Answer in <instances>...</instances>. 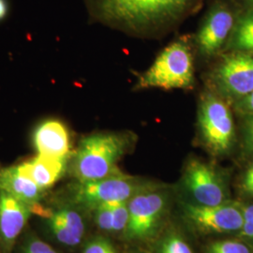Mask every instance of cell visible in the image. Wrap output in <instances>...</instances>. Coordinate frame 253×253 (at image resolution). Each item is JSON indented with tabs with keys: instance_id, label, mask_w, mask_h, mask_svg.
Listing matches in <instances>:
<instances>
[{
	"instance_id": "1",
	"label": "cell",
	"mask_w": 253,
	"mask_h": 253,
	"mask_svg": "<svg viewBox=\"0 0 253 253\" xmlns=\"http://www.w3.org/2000/svg\"><path fill=\"white\" fill-rule=\"evenodd\" d=\"M92 16L133 34H152L174 26L204 0H85Z\"/></svg>"
},
{
	"instance_id": "2",
	"label": "cell",
	"mask_w": 253,
	"mask_h": 253,
	"mask_svg": "<svg viewBox=\"0 0 253 253\" xmlns=\"http://www.w3.org/2000/svg\"><path fill=\"white\" fill-rule=\"evenodd\" d=\"M130 143L127 132H98L84 137L73 157V175L78 182H87L120 172L118 163Z\"/></svg>"
},
{
	"instance_id": "3",
	"label": "cell",
	"mask_w": 253,
	"mask_h": 253,
	"mask_svg": "<svg viewBox=\"0 0 253 253\" xmlns=\"http://www.w3.org/2000/svg\"><path fill=\"white\" fill-rule=\"evenodd\" d=\"M194 63L187 41L179 40L165 47L152 65L142 73L136 89H190L194 85Z\"/></svg>"
},
{
	"instance_id": "4",
	"label": "cell",
	"mask_w": 253,
	"mask_h": 253,
	"mask_svg": "<svg viewBox=\"0 0 253 253\" xmlns=\"http://www.w3.org/2000/svg\"><path fill=\"white\" fill-rule=\"evenodd\" d=\"M197 118L200 138L206 148L214 155L226 153L235 138V123L226 102L212 89L204 91Z\"/></svg>"
},
{
	"instance_id": "5",
	"label": "cell",
	"mask_w": 253,
	"mask_h": 253,
	"mask_svg": "<svg viewBox=\"0 0 253 253\" xmlns=\"http://www.w3.org/2000/svg\"><path fill=\"white\" fill-rule=\"evenodd\" d=\"M210 82L221 98L244 99L253 91V54L235 51L224 55L211 72Z\"/></svg>"
},
{
	"instance_id": "6",
	"label": "cell",
	"mask_w": 253,
	"mask_h": 253,
	"mask_svg": "<svg viewBox=\"0 0 253 253\" xmlns=\"http://www.w3.org/2000/svg\"><path fill=\"white\" fill-rule=\"evenodd\" d=\"M147 187L120 172L99 180L78 182L73 188V199L84 208L95 209L103 204L128 201Z\"/></svg>"
},
{
	"instance_id": "7",
	"label": "cell",
	"mask_w": 253,
	"mask_h": 253,
	"mask_svg": "<svg viewBox=\"0 0 253 253\" xmlns=\"http://www.w3.org/2000/svg\"><path fill=\"white\" fill-rule=\"evenodd\" d=\"M164 194L147 187L128 200V222L124 235L128 240H144L153 235L165 210Z\"/></svg>"
},
{
	"instance_id": "8",
	"label": "cell",
	"mask_w": 253,
	"mask_h": 253,
	"mask_svg": "<svg viewBox=\"0 0 253 253\" xmlns=\"http://www.w3.org/2000/svg\"><path fill=\"white\" fill-rule=\"evenodd\" d=\"M237 16L232 8L221 0H216L209 8L200 26L195 44L200 55L211 58L221 50L235 28Z\"/></svg>"
},
{
	"instance_id": "9",
	"label": "cell",
	"mask_w": 253,
	"mask_h": 253,
	"mask_svg": "<svg viewBox=\"0 0 253 253\" xmlns=\"http://www.w3.org/2000/svg\"><path fill=\"white\" fill-rule=\"evenodd\" d=\"M183 179L197 205L217 206L224 204L223 181L211 164L197 159L190 160L186 164Z\"/></svg>"
},
{
	"instance_id": "10",
	"label": "cell",
	"mask_w": 253,
	"mask_h": 253,
	"mask_svg": "<svg viewBox=\"0 0 253 253\" xmlns=\"http://www.w3.org/2000/svg\"><path fill=\"white\" fill-rule=\"evenodd\" d=\"M185 216L198 230L209 234H228L240 231L244 224L242 208L234 205H187Z\"/></svg>"
},
{
	"instance_id": "11",
	"label": "cell",
	"mask_w": 253,
	"mask_h": 253,
	"mask_svg": "<svg viewBox=\"0 0 253 253\" xmlns=\"http://www.w3.org/2000/svg\"><path fill=\"white\" fill-rule=\"evenodd\" d=\"M42 217L54 239L66 247H76L85 234V223L81 214L70 207L46 209Z\"/></svg>"
},
{
	"instance_id": "12",
	"label": "cell",
	"mask_w": 253,
	"mask_h": 253,
	"mask_svg": "<svg viewBox=\"0 0 253 253\" xmlns=\"http://www.w3.org/2000/svg\"><path fill=\"white\" fill-rule=\"evenodd\" d=\"M32 214L26 204L0 190V241L5 249L16 242Z\"/></svg>"
},
{
	"instance_id": "13",
	"label": "cell",
	"mask_w": 253,
	"mask_h": 253,
	"mask_svg": "<svg viewBox=\"0 0 253 253\" xmlns=\"http://www.w3.org/2000/svg\"><path fill=\"white\" fill-rule=\"evenodd\" d=\"M33 144L38 155L68 158L71 151V137L68 127L57 119H48L37 126Z\"/></svg>"
},
{
	"instance_id": "14",
	"label": "cell",
	"mask_w": 253,
	"mask_h": 253,
	"mask_svg": "<svg viewBox=\"0 0 253 253\" xmlns=\"http://www.w3.org/2000/svg\"><path fill=\"white\" fill-rule=\"evenodd\" d=\"M0 190L26 204L33 214L42 217L45 213L46 208L41 206L43 190L19 172L17 165L0 170Z\"/></svg>"
},
{
	"instance_id": "15",
	"label": "cell",
	"mask_w": 253,
	"mask_h": 253,
	"mask_svg": "<svg viewBox=\"0 0 253 253\" xmlns=\"http://www.w3.org/2000/svg\"><path fill=\"white\" fill-rule=\"evenodd\" d=\"M67 162L68 158L38 155L17 166L19 172L33 181L39 188L45 190L63 176L67 169Z\"/></svg>"
},
{
	"instance_id": "16",
	"label": "cell",
	"mask_w": 253,
	"mask_h": 253,
	"mask_svg": "<svg viewBox=\"0 0 253 253\" xmlns=\"http://www.w3.org/2000/svg\"><path fill=\"white\" fill-rule=\"evenodd\" d=\"M231 42L237 51L253 54V8L237 16Z\"/></svg>"
},
{
	"instance_id": "17",
	"label": "cell",
	"mask_w": 253,
	"mask_h": 253,
	"mask_svg": "<svg viewBox=\"0 0 253 253\" xmlns=\"http://www.w3.org/2000/svg\"><path fill=\"white\" fill-rule=\"evenodd\" d=\"M158 253H193L189 243L176 233L164 235L158 244Z\"/></svg>"
},
{
	"instance_id": "18",
	"label": "cell",
	"mask_w": 253,
	"mask_h": 253,
	"mask_svg": "<svg viewBox=\"0 0 253 253\" xmlns=\"http://www.w3.org/2000/svg\"><path fill=\"white\" fill-rule=\"evenodd\" d=\"M128 201L109 203L112 212L113 233H124L128 222Z\"/></svg>"
},
{
	"instance_id": "19",
	"label": "cell",
	"mask_w": 253,
	"mask_h": 253,
	"mask_svg": "<svg viewBox=\"0 0 253 253\" xmlns=\"http://www.w3.org/2000/svg\"><path fill=\"white\" fill-rule=\"evenodd\" d=\"M207 253H252L247 245L235 240H220L209 245Z\"/></svg>"
},
{
	"instance_id": "20",
	"label": "cell",
	"mask_w": 253,
	"mask_h": 253,
	"mask_svg": "<svg viewBox=\"0 0 253 253\" xmlns=\"http://www.w3.org/2000/svg\"><path fill=\"white\" fill-rule=\"evenodd\" d=\"M95 220L101 231L106 233H113L112 224V212L110 204L100 205L95 208Z\"/></svg>"
},
{
	"instance_id": "21",
	"label": "cell",
	"mask_w": 253,
	"mask_h": 253,
	"mask_svg": "<svg viewBox=\"0 0 253 253\" xmlns=\"http://www.w3.org/2000/svg\"><path fill=\"white\" fill-rule=\"evenodd\" d=\"M20 253H59L53 247L38 237L30 236L23 244Z\"/></svg>"
},
{
	"instance_id": "22",
	"label": "cell",
	"mask_w": 253,
	"mask_h": 253,
	"mask_svg": "<svg viewBox=\"0 0 253 253\" xmlns=\"http://www.w3.org/2000/svg\"><path fill=\"white\" fill-rule=\"evenodd\" d=\"M83 253H117V252L109 240L102 237H96L85 245Z\"/></svg>"
},
{
	"instance_id": "23",
	"label": "cell",
	"mask_w": 253,
	"mask_h": 253,
	"mask_svg": "<svg viewBox=\"0 0 253 253\" xmlns=\"http://www.w3.org/2000/svg\"><path fill=\"white\" fill-rule=\"evenodd\" d=\"M238 109L242 112L253 116V91L250 95H248L244 99L239 101Z\"/></svg>"
},
{
	"instance_id": "24",
	"label": "cell",
	"mask_w": 253,
	"mask_h": 253,
	"mask_svg": "<svg viewBox=\"0 0 253 253\" xmlns=\"http://www.w3.org/2000/svg\"><path fill=\"white\" fill-rule=\"evenodd\" d=\"M244 190L251 195H253V164L246 172L243 182Z\"/></svg>"
},
{
	"instance_id": "25",
	"label": "cell",
	"mask_w": 253,
	"mask_h": 253,
	"mask_svg": "<svg viewBox=\"0 0 253 253\" xmlns=\"http://www.w3.org/2000/svg\"><path fill=\"white\" fill-rule=\"evenodd\" d=\"M241 235L242 236L246 237L247 239H249L250 241H252L253 243V224L244 221V224L241 228Z\"/></svg>"
},
{
	"instance_id": "26",
	"label": "cell",
	"mask_w": 253,
	"mask_h": 253,
	"mask_svg": "<svg viewBox=\"0 0 253 253\" xmlns=\"http://www.w3.org/2000/svg\"><path fill=\"white\" fill-rule=\"evenodd\" d=\"M242 208L243 216H244V221L250 222L253 224V205L247 206Z\"/></svg>"
},
{
	"instance_id": "27",
	"label": "cell",
	"mask_w": 253,
	"mask_h": 253,
	"mask_svg": "<svg viewBox=\"0 0 253 253\" xmlns=\"http://www.w3.org/2000/svg\"><path fill=\"white\" fill-rule=\"evenodd\" d=\"M8 2L7 0H0V21H2L8 14Z\"/></svg>"
},
{
	"instance_id": "28",
	"label": "cell",
	"mask_w": 253,
	"mask_h": 253,
	"mask_svg": "<svg viewBox=\"0 0 253 253\" xmlns=\"http://www.w3.org/2000/svg\"><path fill=\"white\" fill-rule=\"evenodd\" d=\"M247 133H248V142L253 147V128L248 127L247 128Z\"/></svg>"
},
{
	"instance_id": "29",
	"label": "cell",
	"mask_w": 253,
	"mask_h": 253,
	"mask_svg": "<svg viewBox=\"0 0 253 253\" xmlns=\"http://www.w3.org/2000/svg\"><path fill=\"white\" fill-rule=\"evenodd\" d=\"M248 127H252L253 128V116L251 119L248 121Z\"/></svg>"
},
{
	"instance_id": "30",
	"label": "cell",
	"mask_w": 253,
	"mask_h": 253,
	"mask_svg": "<svg viewBox=\"0 0 253 253\" xmlns=\"http://www.w3.org/2000/svg\"><path fill=\"white\" fill-rule=\"evenodd\" d=\"M250 6H251V8H253V0H245Z\"/></svg>"
}]
</instances>
